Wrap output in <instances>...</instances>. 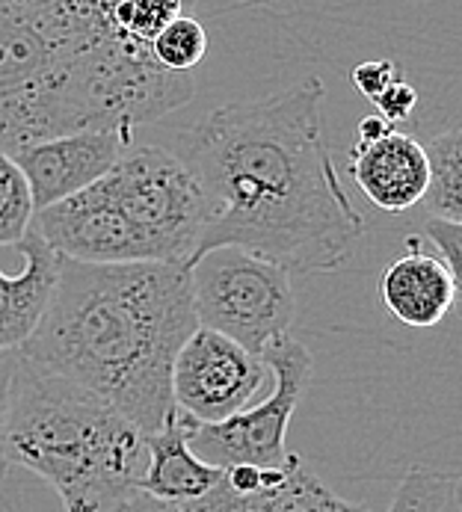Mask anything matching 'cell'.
I'll return each instance as SVG.
<instances>
[{
	"label": "cell",
	"instance_id": "cell-1",
	"mask_svg": "<svg viewBox=\"0 0 462 512\" xmlns=\"http://www.w3.org/2000/svg\"><path fill=\"white\" fill-rule=\"evenodd\" d=\"M323 80L208 113L175 151L193 172L205 225L196 258L237 246L291 276L341 270L365 217L341 187L323 134ZM193 258V261H196Z\"/></svg>",
	"mask_w": 462,
	"mask_h": 512
},
{
	"label": "cell",
	"instance_id": "cell-2",
	"mask_svg": "<svg viewBox=\"0 0 462 512\" xmlns=\"http://www.w3.org/2000/svg\"><path fill=\"white\" fill-rule=\"evenodd\" d=\"M196 95L107 18V0H6L0 6V151L83 128L160 119Z\"/></svg>",
	"mask_w": 462,
	"mask_h": 512
},
{
	"label": "cell",
	"instance_id": "cell-3",
	"mask_svg": "<svg viewBox=\"0 0 462 512\" xmlns=\"http://www.w3.org/2000/svg\"><path fill=\"white\" fill-rule=\"evenodd\" d=\"M196 326L187 267L60 258L48 305L18 356L86 388L152 436L175 409L169 373Z\"/></svg>",
	"mask_w": 462,
	"mask_h": 512
},
{
	"label": "cell",
	"instance_id": "cell-4",
	"mask_svg": "<svg viewBox=\"0 0 462 512\" xmlns=\"http://www.w3.org/2000/svg\"><path fill=\"white\" fill-rule=\"evenodd\" d=\"M3 456L42 477L66 512H122L140 495L149 462L137 424L21 356L3 412Z\"/></svg>",
	"mask_w": 462,
	"mask_h": 512
},
{
	"label": "cell",
	"instance_id": "cell-5",
	"mask_svg": "<svg viewBox=\"0 0 462 512\" xmlns=\"http://www.w3.org/2000/svg\"><path fill=\"white\" fill-rule=\"evenodd\" d=\"M202 225L190 166L169 148L131 143L95 184L36 211L30 228L69 261L190 267Z\"/></svg>",
	"mask_w": 462,
	"mask_h": 512
},
{
	"label": "cell",
	"instance_id": "cell-6",
	"mask_svg": "<svg viewBox=\"0 0 462 512\" xmlns=\"http://www.w3.org/2000/svg\"><path fill=\"white\" fill-rule=\"evenodd\" d=\"M190 299L202 329L220 332L261 356L291 335L297 296L291 273L237 246H217L190 267Z\"/></svg>",
	"mask_w": 462,
	"mask_h": 512
},
{
	"label": "cell",
	"instance_id": "cell-7",
	"mask_svg": "<svg viewBox=\"0 0 462 512\" xmlns=\"http://www.w3.org/2000/svg\"><path fill=\"white\" fill-rule=\"evenodd\" d=\"M267 370L273 373V391L261 400L246 406L243 412L231 415L220 424H196L184 418L190 450L214 465H255V468H279L291 456L288 450V427L303 400L311 379L314 359L306 347L285 335L261 353Z\"/></svg>",
	"mask_w": 462,
	"mask_h": 512
},
{
	"label": "cell",
	"instance_id": "cell-8",
	"mask_svg": "<svg viewBox=\"0 0 462 512\" xmlns=\"http://www.w3.org/2000/svg\"><path fill=\"white\" fill-rule=\"evenodd\" d=\"M267 376L261 356L196 326L172 362V406L196 424H220L255 403Z\"/></svg>",
	"mask_w": 462,
	"mask_h": 512
},
{
	"label": "cell",
	"instance_id": "cell-9",
	"mask_svg": "<svg viewBox=\"0 0 462 512\" xmlns=\"http://www.w3.org/2000/svg\"><path fill=\"white\" fill-rule=\"evenodd\" d=\"M128 125L119 128H83L57 134L12 151L9 157L24 172L33 196V208H51L89 184H95L134 143Z\"/></svg>",
	"mask_w": 462,
	"mask_h": 512
},
{
	"label": "cell",
	"instance_id": "cell-10",
	"mask_svg": "<svg viewBox=\"0 0 462 512\" xmlns=\"http://www.w3.org/2000/svg\"><path fill=\"white\" fill-rule=\"evenodd\" d=\"M350 175L371 205L388 214H403L424 202L430 187V163L424 143L400 131H385L377 140H359L350 151Z\"/></svg>",
	"mask_w": 462,
	"mask_h": 512
},
{
	"label": "cell",
	"instance_id": "cell-11",
	"mask_svg": "<svg viewBox=\"0 0 462 512\" xmlns=\"http://www.w3.org/2000/svg\"><path fill=\"white\" fill-rule=\"evenodd\" d=\"M380 299L385 311L412 329L439 326L457 299V276L442 258L427 255L409 240V252L391 261L380 279Z\"/></svg>",
	"mask_w": 462,
	"mask_h": 512
},
{
	"label": "cell",
	"instance_id": "cell-12",
	"mask_svg": "<svg viewBox=\"0 0 462 512\" xmlns=\"http://www.w3.org/2000/svg\"><path fill=\"white\" fill-rule=\"evenodd\" d=\"M149 462L140 480V492L154 501H196L214 492L223 480V468L202 462L190 444L184 418L172 409L160 430L146 436Z\"/></svg>",
	"mask_w": 462,
	"mask_h": 512
},
{
	"label": "cell",
	"instance_id": "cell-13",
	"mask_svg": "<svg viewBox=\"0 0 462 512\" xmlns=\"http://www.w3.org/2000/svg\"><path fill=\"white\" fill-rule=\"evenodd\" d=\"M18 249L24 255V270H0V350H18L33 335L60 270V255L33 228Z\"/></svg>",
	"mask_w": 462,
	"mask_h": 512
},
{
	"label": "cell",
	"instance_id": "cell-14",
	"mask_svg": "<svg viewBox=\"0 0 462 512\" xmlns=\"http://www.w3.org/2000/svg\"><path fill=\"white\" fill-rule=\"evenodd\" d=\"M430 163V187L427 205L439 220L462 222V131L460 125H448L430 137L424 146Z\"/></svg>",
	"mask_w": 462,
	"mask_h": 512
},
{
	"label": "cell",
	"instance_id": "cell-15",
	"mask_svg": "<svg viewBox=\"0 0 462 512\" xmlns=\"http://www.w3.org/2000/svg\"><path fill=\"white\" fill-rule=\"evenodd\" d=\"M196 0H107V18L128 42L149 48L152 39L178 15H190Z\"/></svg>",
	"mask_w": 462,
	"mask_h": 512
},
{
	"label": "cell",
	"instance_id": "cell-16",
	"mask_svg": "<svg viewBox=\"0 0 462 512\" xmlns=\"http://www.w3.org/2000/svg\"><path fill=\"white\" fill-rule=\"evenodd\" d=\"M208 54V33L199 18L178 15L152 39V57L166 72L190 74Z\"/></svg>",
	"mask_w": 462,
	"mask_h": 512
},
{
	"label": "cell",
	"instance_id": "cell-17",
	"mask_svg": "<svg viewBox=\"0 0 462 512\" xmlns=\"http://www.w3.org/2000/svg\"><path fill=\"white\" fill-rule=\"evenodd\" d=\"M457 483H460L457 471H433L424 465H412L400 480L388 512H445L454 498Z\"/></svg>",
	"mask_w": 462,
	"mask_h": 512
},
{
	"label": "cell",
	"instance_id": "cell-18",
	"mask_svg": "<svg viewBox=\"0 0 462 512\" xmlns=\"http://www.w3.org/2000/svg\"><path fill=\"white\" fill-rule=\"evenodd\" d=\"M36 217L30 184L9 154L0 151V246H18Z\"/></svg>",
	"mask_w": 462,
	"mask_h": 512
},
{
	"label": "cell",
	"instance_id": "cell-19",
	"mask_svg": "<svg viewBox=\"0 0 462 512\" xmlns=\"http://www.w3.org/2000/svg\"><path fill=\"white\" fill-rule=\"evenodd\" d=\"M122 512H276V507L267 489L237 495L226 486V480H220L214 492L196 501H154L140 492Z\"/></svg>",
	"mask_w": 462,
	"mask_h": 512
},
{
	"label": "cell",
	"instance_id": "cell-20",
	"mask_svg": "<svg viewBox=\"0 0 462 512\" xmlns=\"http://www.w3.org/2000/svg\"><path fill=\"white\" fill-rule=\"evenodd\" d=\"M374 104H377L380 116H383L388 125H397V122H406L412 116V110L418 104V92L403 77H397V80H391L383 92L374 98Z\"/></svg>",
	"mask_w": 462,
	"mask_h": 512
},
{
	"label": "cell",
	"instance_id": "cell-21",
	"mask_svg": "<svg viewBox=\"0 0 462 512\" xmlns=\"http://www.w3.org/2000/svg\"><path fill=\"white\" fill-rule=\"evenodd\" d=\"M424 234L436 243V249L442 252V261L445 267L457 276L460 273V237H462V222L439 220V217H430L424 225Z\"/></svg>",
	"mask_w": 462,
	"mask_h": 512
},
{
	"label": "cell",
	"instance_id": "cell-22",
	"mask_svg": "<svg viewBox=\"0 0 462 512\" xmlns=\"http://www.w3.org/2000/svg\"><path fill=\"white\" fill-rule=\"evenodd\" d=\"M397 77H400V72H397V66L391 60H371V63H359L353 69V83L371 101L383 92L391 80H397Z\"/></svg>",
	"mask_w": 462,
	"mask_h": 512
},
{
	"label": "cell",
	"instance_id": "cell-23",
	"mask_svg": "<svg viewBox=\"0 0 462 512\" xmlns=\"http://www.w3.org/2000/svg\"><path fill=\"white\" fill-rule=\"evenodd\" d=\"M18 367V350H0V483L9 474L6 456H3V412H6V397H9V382Z\"/></svg>",
	"mask_w": 462,
	"mask_h": 512
},
{
	"label": "cell",
	"instance_id": "cell-24",
	"mask_svg": "<svg viewBox=\"0 0 462 512\" xmlns=\"http://www.w3.org/2000/svg\"><path fill=\"white\" fill-rule=\"evenodd\" d=\"M3 3H6V0H0V6H3Z\"/></svg>",
	"mask_w": 462,
	"mask_h": 512
}]
</instances>
